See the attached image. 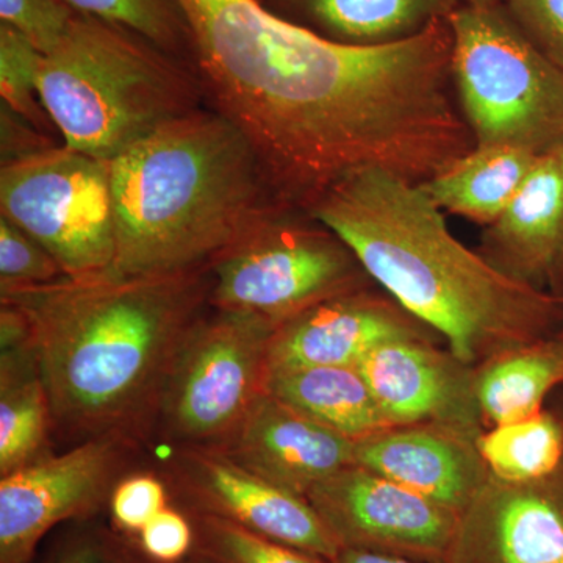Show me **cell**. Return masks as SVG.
Returning <instances> with one entry per match:
<instances>
[{"label":"cell","instance_id":"cell-1","mask_svg":"<svg viewBox=\"0 0 563 563\" xmlns=\"http://www.w3.org/2000/svg\"><path fill=\"white\" fill-rule=\"evenodd\" d=\"M203 95L251 141L277 201L309 210L347 174L422 185L474 150L446 18L379 47L332 43L258 0H179Z\"/></svg>","mask_w":563,"mask_h":563},{"label":"cell","instance_id":"cell-2","mask_svg":"<svg viewBox=\"0 0 563 563\" xmlns=\"http://www.w3.org/2000/svg\"><path fill=\"white\" fill-rule=\"evenodd\" d=\"M307 211L355 252L383 290L473 368L563 333L562 299L504 276L459 242L420 185L384 169H358Z\"/></svg>","mask_w":563,"mask_h":563},{"label":"cell","instance_id":"cell-3","mask_svg":"<svg viewBox=\"0 0 563 563\" xmlns=\"http://www.w3.org/2000/svg\"><path fill=\"white\" fill-rule=\"evenodd\" d=\"M209 266L150 277L63 279L0 291L27 322L52 424L81 442L157 410L174 357L209 306Z\"/></svg>","mask_w":563,"mask_h":563},{"label":"cell","instance_id":"cell-4","mask_svg":"<svg viewBox=\"0 0 563 563\" xmlns=\"http://www.w3.org/2000/svg\"><path fill=\"white\" fill-rule=\"evenodd\" d=\"M110 276L207 268L277 201L257 152L214 109L184 114L109 162Z\"/></svg>","mask_w":563,"mask_h":563},{"label":"cell","instance_id":"cell-5","mask_svg":"<svg viewBox=\"0 0 563 563\" xmlns=\"http://www.w3.org/2000/svg\"><path fill=\"white\" fill-rule=\"evenodd\" d=\"M203 96L173 55L81 14L41 66V103L63 144L99 161L201 109Z\"/></svg>","mask_w":563,"mask_h":563},{"label":"cell","instance_id":"cell-6","mask_svg":"<svg viewBox=\"0 0 563 563\" xmlns=\"http://www.w3.org/2000/svg\"><path fill=\"white\" fill-rule=\"evenodd\" d=\"M446 20L455 101L474 144L537 157L563 150V70L526 38L504 5L457 3Z\"/></svg>","mask_w":563,"mask_h":563},{"label":"cell","instance_id":"cell-7","mask_svg":"<svg viewBox=\"0 0 563 563\" xmlns=\"http://www.w3.org/2000/svg\"><path fill=\"white\" fill-rule=\"evenodd\" d=\"M211 309L274 328L335 296L377 285L355 252L299 207L276 203L209 265Z\"/></svg>","mask_w":563,"mask_h":563},{"label":"cell","instance_id":"cell-8","mask_svg":"<svg viewBox=\"0 0 563 563\" xmlns=\"http://www.w3.org/2000/svg\"><path fill=\"white\" fill-rule=\"evenodd\" d=\"M206 312L185 335L155 410L184 450H220L240 428L263 393L276 329L247 314Z\"/></svg>","mask_w":563,"mask_h":563},{"label":"cell","instance_id":"cell-9","mask_svg":"<svg viewBox=\"0 0 563 563\" xmlns=\"http://www.w3.org/2000/svg\"><path fill=\"white\" fill-rule=\"evenodd\" d=\"M0 218L43 244L70 279L110 273L114 211L109 162L62 144L2 165Z\"/></svg>","mask_w":563,"mask_h":563},{"label":"cell","instance_id":"cell-10","mask_svg":"<svg viewBox=\"0 0 563 563\" xmlns=\"http://www.w3.org/2000/svg\"><path fill=\"white\" fill-rule=\"evenodd\" d=\"M340 548L446 562L459 514L363 466H347L307 495Z\"/></svg>","mask_w":563,"mask_h":563},{"label":"cell","instance_id":"cell-11","mask_svg":"<svg viewBox=\"0 0 563 563\" xmlns=\"http://www.w3.org/2000/svg\"><path fill=\"white\" fill-rule=\"evenodd\" d=\"M85 440L68 453L43 455L0 479V563H31L54 526L95 509L120 463L121 440Z\"/></svg>","mask_w":563,"mask_h":563},{"label":"cell","instance_id":"cell-12","mask_svg":"<svg viewBox=\"0 0 563 563\" xmlns=\"http://www.w3.org/2000/svg\"><path fill=\"white\" fill-rule=\"evenodd\" d=\"M440 343L426 336L391 340L366 354L357 368L393 426L440 424L481 435L476 368Z\"/></svg>","mask_w":563,"mask_h":563},{"label":"cell","instance_id":"cell-13","mask_svg":"<svg viewBox=\"0 0 563 563\" xmlns=\"http://www.w3.org/2000/svg\"><path fill=\"white\" fill-rule=\"evenodd\" d=\"M444 563H563V465L531 483L488 477Z\"/></svg>","mask_w":563,"mask_h":563},{"label":"cell","instance_id":"cell-14","mask_svg":"<svg viewBox=\"0 0 563 563\" xmlns=\"http://www.w3.org/2000/svg\"><path fill=\"white\" fill-rule=\"evenodd\" d=\"M407 336L442 340L374 285L317 303L277 325L269 342L266 373L306 366H357L380 344Z\"/></svg>","mask_w":563,"mask_h":563},{"label":"cell","instance_id":"cell-15","mask_svg":"<svg viewBox=\"0 0 563 563\" xmlns=\"http://www.w3.org/2000/svg\"><path fill=\"white\" fill-rule=\"evenodd\" d=\"M176 466L181 484L207 514L331 562L342 550L307 498L263 479L220 451L185 448Z\"/></svg>","mask_w":563,"mask_h":563},{"label":"cell","instance_id":"cell-16","mask_svg":"<svg viewBox=\"0 0 563 563\" xmlns=\"http://www.w3.org/2000/svg\"><path fill=\"white\" fill-rule=\"evenodd\" d=\"M220 453L307 498L318 484L355 463V442L262 393Z\"/></svg>","mask_w":563,"mask_h":563},{"label":"cell","instance_id":"cell-17","mask_svg":"<svg viewBox=\"0 0 563 563\" xmlns=\"http://www.w3.org/2000/svg\"><path fill=\"white\" fill-rule=\"evenodd\" d=\"M477 437L440 424L393 426L355 442V463L461 515L490 477Z\"/></svg>","mask_w":563,"mask_h":563},{"label":"cell","instance_id":"cell-18","mask_svg":"<svg viewBox=\"0 0 563 563\" xmlns=\"http://www.w3.org/2000/svg\"><path fill=\"white\" fill-rule=\"evenodd\" d=\"M476 251L504 276L548 290L563 252V150L539 157Z\"/></svg>","mask_w":563,"mask_h":563},{"label":"cell","instance_id":"cell-19","mask_svg":"<svg viewBox=\"0 0 563 563\" xmlns=\"http://www.w3.org/2000/svg\"><path fill=\"white\" fill-rule=\"evenodd\" d=\"M0 474L43 457L49 437V395L24 317L9 303L0 313Z\"/></svg>","mask_w":563,"mask_h":563},{"label":"cell","instance_id":"cell-20","mask_svg":"<svg viewBox=\"0 0 563 563\" xmlns=\"http://www.w3.org/2000/svg\"><path fill=\"white\" fill-rule=\"evenodd\" d=\"M280 20L332 43L379 47L421 35L455 0H265Z\"/></svg>","mask_w":563,"mask_h":563},{"label":"cell","instance_id":"cell-21","mask_svg":"<svg viewBox=\"0 0 563 563\" xmlns=\"http://www.w3.org/2000/svg\"><path fill=\"white\" fill-rule=\"evenodd\" d=\"M263 393L352 442L393 428L357 366L276 369Z\"/></svg>","mask_w":563,"mask_h":563},{"label":"cell","instance_id":"cell-22","mask_svg":"<svg viewBox=\"0 0 563 563\" xmlns=\"http://www.w3.org/2000/svg\"><path fill=\"white\" fill-rule=\"evenodd\" d=\"M539 157L506 146L477 147L420 185L443 213L487 228L514 201Z\"/></svg>","mask_w":563,"mask_h":563},{"label":"cell","instance_id":"cell-23","mask_svg":"<svg viewBox=\"0 0 563 563\" xmlns=\"http://www.w3.org/2000/svg\"><path fill=\"white\" fill-rule=\"evenodd\" d=\"M563 387V333L495 355L476 368L485 429L542 412Z\"/></svg>","mask_w":563,"mask_h":563},{"label":"cell","instance_id":"cell-24","mask_svg":"<svg viewBox=\"0 0 563 563\" xmlns=\"http://www.w3.org/2000/svg\"><path fill=\"white\" fill-rule=\"evenodd\" d=\"M477 450L496 479H543L563 465V413L547 406L533 417L485 429L477 437Z\"/></svg>","mask_w":563,"mask_h":563},{"label":"cell","instance_id":"cell-25","mask_svg":"<svg viewBox=\"0 0 563 563\" xmlns=\"http://www.w3.org/2000/svg\"><path fill=\"white\" fill-rule=\"evenodd\" d=\"M74 13L106 22L147 41L166 54L191 52L179 0H63Z\"/></svg>","mask_w":563,"mask_h":563},{"label":"cell","instance_id":"cell-26","mask_svg":"<svg viewBox=\"0 0 563 563\" xmlns=\"http://www.w3.org/2000/svg\"><path fill=\"white\" fill-rule=\"evenodd\" d=\"M44 54L20 32L0 24V96L14 113L46 133L52 124L40 99ZM55 129V128H54Z\"/></svg>","mask_w":563,"mask_h":563},{"label":"cell","instance_id":"cell-27","mask_svg":"<svg viewBox=\"0 0 563 563\" xmlns=\"http://www.w3.org/2000/svg\"><path fill=\"white\" fill-rule=\"evenodd\" d=\"M199 540L203 554L218 563H332L320 555L247 531L217 515H203Z\"/></svg>","mask_w":563,"mask_h":563},{"label":"cell","instance_id":"cell-28","mask_svg":"<svg viewBox=\"0 0 563 563\" xmlns=\"http://www.w3.org/2000/svg\"><path fill=\"white\" fill-rule=\"evenodd\" d=\"M68 279L57 258L33 236L0 218V291Z\"/></svg>","mask_w":563,"mask_h":563},{"label":"cell","instance_id":"cell-29","mask_svg":"<svg viewBox=\"0 0 563 563\" xmlns=\"http://www.w3.org/2000/svg\"><path fill=\"white\" fill-rule=\"evenodd\" d=\"M76 16L63 0H0V24L20 32L44 55L58 46Z\"/></svg>","mask_w":563,"mask_h":563},{"label":"cell","instance_id":"cell-30","mask_svg":"<svg viewBox=\"0 0 563 563\" xmlns=\"http://www.w3.org/2000/svg\"><path fill=\"white\" fill-rule=\"evenodd\" d=\"M504 9L526 38L563 70V0H507Z\"/></svg>","mask_w":563,"mask_h":563},{"label":"cell","instance_id":"cell-31","mask_svg":"<svg viewBox=\"0 0 563 563\" xmlns=\"http://www.w3.org/2000/svg\"><path fill=\"white\" fill-rule=\"evenodd\" d=\"M165 507H168L165 485L150 474L129 477L111 493V514L124 531L140 533Z\"/></svg>","mask_w":563,"mask_h":563},{"label":"cell","instance_id":"cell-32","mask_svg":"<svg viewBox=\"0 0 563 563\" xmlns=\"http://www.w3.org/2000/svg\"><path fill=\"white\" fill-rule=\"evenodd\" d=\"M192 540L191 525L172 507H165L155 515L140 532L144 554L161 563L179 562L190 551Z\"/></svg>","mask_w":563,"mask_h":563},{"label":"cell","instance_id":"cell-33","mask_svg":"<svg viewBox=\"0 0 563 563\" xmlns=\"http://www.w3.org/2000/svg\"><path fill=\"white\" fill-rule=\"evenodd\" d=\"M0 122H2V165L21 161L29 155L55 146L46 139V133L38 131L35 125L14 113L5 103L0 107Z\"/></svg>","mask_w":563,"mask_h":563},{"label":"cell","instance_id":"cell-34","mask_svg":"<svg viewBox=\"0 0 563 563\" xmlns=\"http://www.w3.org/2000/svg\"><path fill=\"white\" fill-rule=\"evenodd\" d=\"M55 563H109L102 548L92 542L73 544Z\"/></svg>","mask_w":563,"mask_h":563},{"label":"cell","instance_id":"cell-35","mask_svg":"<svg viewBox=\"0 0 563 563\" xmlns=\"http://www.w3.org/2000/svg\"><path fill=\"white\" fill-rule=\"evenodd\" d=\"M332 563H429L413 561V559L398 558V555H388L379 553H369V551L350 550L342 548L335 561Z\"/></svg>","mask_w":563,"mask_h":563},{"label":"cell","instance_id":"cell-36","mask_svg":"<svg viewBox=\"0 0 563 563\" xmlns=\"http://www.w3.org/2000/svg\"><path fill=\"white\" fill-rule=\"evenodd\" d=\"M548 291L553 292L563 301V252L561 258L555 263L553 273H551L550 282H548Z\"/></svg>","mask_w":563,"mask_h":563},{"label":"cell","instance_id":"cell-37","mask_svg":"<svg viewBox=\"0 0 563 563\" xmlns=\"http://www.w3.org/2000/svg\"><path fill=\"white\" fill-rule=\"evenodd\" d=\"M455 2L463 3V5L490 7L504 5L507 0H455Z\"/></svg>","mask_w":563,"mask_h":563},{"label":"cell","instance_id":"cell-38","mask_svg":"<svg viewBox=\"0 0 563 563\" xmlns=\"http://www.w3.org/2000/svg\"><path fill=\"white\" fill-rule=\"evenodd\" d=\"M196 563H218V562H214L213 559H210V558H207V555H203L201 561H198Z\"/></svg>","mask_w":563,"mask_h":563},{"label":"cell","instance_id":"cell-39","mask_svg":"<svg viewBox=\"0 0 563 563\" xmlns=\"http://www.w3.org/2000/svg\"><path fill=\"white\" fill-rule=\"evenodd\" d=\"M555 407H558V409L563 413V398L561 399V402L555 404Z\"/></svg>","mask_w":563,"mask_h":563},{"label":"cell","instance_id":"cell-40","mask_svg":"<svg viewBox=\"0 0 563 563\" xmlns=\"http://www.w3.org/2000/svg\"><path fill=\"white\" fill-rule=\"evenodd\" d=\"M258 2H262V3H263V2H265V0H258Z\"/></svg>","mask_w":563,"mask_h":563}]
</instances>
